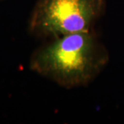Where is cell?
Instances as JSON below:
<instances>
[{
  "label": "cell",
  "mask_w": 124,
  "mask_h": 124,
  "mask_svg": "<svg viewBox=\"0 0 124 124\" xmlns=\"http://www.w3.org/2000/svg\"><path fill=\"white\" fill-rule=\"evenodd\" d=\"M108 62V50L92 30L48 40L33 51L29 68L60 87L73 89L90 84Z\"/></svg>",
  "instance_id": "cell-1"
},
{
  "label": "cell",
  "mask_w": 124,
  "mask_h": 124,
  "mask_svg": "<svg viewBox=\"0 0 124 124\" xmlns=\"http://www.w3.org/2000/svg\"><path fill=\"white\" fill-rule=\"evenodd\" d=\"M106 9V0H37L28 31L35 38L50 40L92 31Z\"/></svg>",
  "instance_id": "cell-2"
},
{
  "label": "cell",
  "mask_w": 124,
  "mask_h": 124,
  "mask_svg": "<svg viewBox=\"0 0 124 124\" xmlns=\"http://www.w3.org/2000/svg\"><path fill=\"white\" fill-rule=\"evenodd\" d=\"M0 1H1V0H0Z\"/></svg>",
  "instance_id": "cell-3"
}]
</instances>
